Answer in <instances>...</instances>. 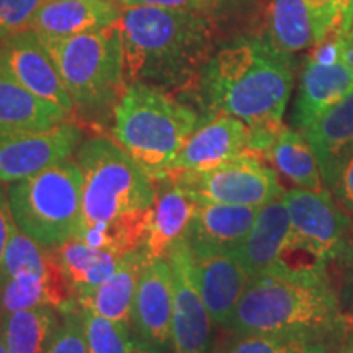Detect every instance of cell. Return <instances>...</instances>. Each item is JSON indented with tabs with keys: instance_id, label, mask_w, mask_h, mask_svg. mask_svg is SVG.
I'll list each match as a JSON object with an SVG mask.
<instances>
[{
	"instance_id": "obj_18",
	"label": "cell",
	"mask_w": 353,
	"mask_h": 353,
	"mask_svg": "<svg viewBox=\"0 0 353 353\" xmlns=\"http://www.w3.org/2000/svg\"><path fill=\"white\" fill-rule=\"evenodd\" d=\"M123 10L113 0H44L30 30L39 38H69L120 23Z\"/></svg>"
},
{
	"instance_id": "obj_20",
	"label": "cell",
	"mask_w": 353,
	"mask_h": 353,
	"mask_svg": "<svg viewBox=\"0 0 353 353\" xmlns=\"http://www.w3.org/2000/svg\"><path fill=\"white\" fill-rule=\"evenodd\" d=\"M39 306H51L59 312L79 306L61 263L48 272L20 273L0 285V316Z\"/></svg>"
},
{
	"instance_id": "obj_42",
	"label": "cell",
	"mask_w": 353,
	"mask_h": 353,
	"mask_svg": "<svg viewBox=\"0 0 353 353\" xmlns=\"http://www.w3.org/2000/svg\"><path fill=\"white\" fill-rule=\"evenodd\" d=\"M337 353H353V334L345 337V341H343L342 345L339 347Z\"/></svg>"
},
{
	"instance_id": "obj_43",
	"label": "cell",
	"mask_w": 353,
	"mask_h": 353,
	"mask_svg": "<svg viewBox=\"0 0 353 353\" xmlns=\"http://www.w3.org/2000/svg\"><path fill=\"white\" fill-rule=\"evenodd\" d=\"M0 353H7L6 342H3V335H2V324H0Z\"/></svg>"
},
{
	"instance_id": "obj_6",
	"label": "cell",
	"mask_w": 353,
	"mask_h": 353,
	"mask_svg": "<svg viewBox=\"0 0 353 353\" xmlns=\"http://www.w3.org/2000/svg\"><path fill=\"white\" fill-rule=\"evenodd\" d=\"M43 43L54 59L74 108L100 112L118 103L126 87L120 23L76 37L48 38Z\"/></svg>"
},
{
	"instance_id": "obj_4",
	"label": "cell",
	"mask_w": 353,
	"mask_h": 353,
	"mask_svg": "<svg viewBox=\"0 0 353 353\" xmlns=\"http://www.w3.org/2000/svg\"><path fill=\"white\" fill-rule=\"evenodd\" d=\"M114 141L154 180L169 174L185 141L201 123L192 107L164 88L126 83L113 110Z\"/></svg>"
},
{
	"instance_id": "obj_33",
	"label": "cell",
	"mask_w": 353,
	"mask_h": 353,
	"mask_svg": "<svg viewBox=\"0 0 353 353\" xmlns=\"http://www.w3.org/2000/svg\"><path fill=\"white\" fill-rule=\"evenodd\" d=\"M44 0H0V41L30 30Z\"/></svg>"
},
{
	"instance_id": "obj_1",
	"label": "cell",
	"mask_w": 353,
	"mask_h": 353,
	"mask_svg": "<svg viewBox=\"0 0 353 353\" xmlns=\"http://www.w3.org/2000/svg\"><path fill=\"white\" fill-rule=\"evenodd\" d=\"M291 56L263 34L228 43L203 68L196 81L206 117L229 114L249 126V151L263 156L281 130L293 90Z\"/></svg>"
},
{
	"instance_id": "obj_40",
	"label": "cell",
	"mask_w": 353,
	"mask_h": 353,
	"mask_svg": "<svg viewBox=\"0 0 353 353\" xmlns=\"http://www.w3.org/2000/svg\"><path fill=\"white\" fill-rule=\"evenodd\" d=\"M341 63L353 74V28L341 39Z\"/></svg>"
},
{
	"instance_id": "obj_41",
	"label": "cell",
	"mask_w": 353,
	"mask_h": 353,
	"mask_svg": "<svg viewBox=\"0 0 353 353\" xmlns=\"http://www.w3.org/2000/svg\"><path fill=\"white\" fill-rule=\"evenodd\" d=\"M126 353H164V348L143 341V339H131Z\"/></svg>"
},
{
	"instance_id": "obj_9",
	"label": "cell",
	"mask_w": 353,
	"mask_h": 353,
	"mask_svg": "<svg viewBox=\"0 0 353 353\" xmlns=\"http://www.w3.org/2000/svg\"><path fill=\"white\" fill-rule=\"evenodd\" d=\"M293 234L325 262H343L353 252L352 219L329 188H291L283 193Z\"/></svg>"
},
{
	"instance_id": "obj_19",
	"label": "cell",
	"mask_w": 353,
	"mask_h": 353,
	"mask_svg": "<svg viewBox=\"0 0 353 353\" xmlns=\"http://www.w3.org/2000/svg\"><path fill=\"white\" fill-rule=\"evenodd\" d=\"M263 37L286 54L304 51L327 37L314 0H267Z\"/></svg>"
},
{
	"instance_id": "obj_31",
	"label": "cell",
	"mask_w": 353,
	"mask_h": 353,
	"mask_svg": "<svg viewBox=\"0 0 353 353\" xmlns=\"http://www.w3.org/2000/svg\"><path fill=\"white\" fill-rule=\"evenodd\" d=\"M226 353H329L327 345L301 339L275 335H244L234 341Z\"/></svg>"
},
{
	"instance_id": "obj_22",
	"label": "cell",
	"mask_w": 353,
	"mask_h": 353,
	"mask_svg": "<svg viewBox=\"0 0 353 353\" xmlns=\"http://www.w3.org/2000/svg\"><path fill=\"white\" fill-rule=\"evenodd\" d=\"M352 90L353 74L342 63L322 65L306 59L294 107V125L301 131L306 130Z\"/></svg>"
},
{
	"instance_id": "obj_7",
	"label": "cell",
	"mask_w": 353,
	"mask_h": 353,
	"mask_svg": "<svg viewBox=\"0 0 353 353\" xmlns=\"http://www.w3.org/2000/svg\"><path fill=\"white\" fill-rule=\"evenodd\" d=\"M82 183L81 167L69 159L10 183L7 193L17 228L48 249L72 239L82 219Z\"/></svg>"
},
{
	"instance_id": "obj_8",
	"label": "cell",
	"mask_w": 353,
	"mask_h": 353,
	"mask_svg": "<svg viewBox=\"0 0 353 353\" xmlns=\"http://www.w3.org/2000/svg\"><path fill=\"white\" fill-rule=\"evenodd\" d=\"M170 175L196 203L262 208L285 193L275 169L249 149L214 169L170 172Z\"/></svg>"
},
{
	"instance_id": "obj_23",
	"label": "cell",
	"mask_w": 353,
	"mask_h": 353,
	"mask_svg": "<svg viewBox=\"0 0 353 353\" xmlns=\"http://www.w3.org/2000/svg\"><path fill=\"white\" fill-rule=\"evenodd\" d=\"M303 132L319 162L322 180L327 185L339 159L353 145V90Z\"/></svg>"
},
{
	"instance_id": "obj_36",
	"label": "cell",
	"mask_w": 353,
	"mask_h": 353,
	"mask_svg": "<svg viewBox=\"0 0 353 353\" xmlns=\"http://www.w3.org/2000/svg\"><path fill=\"white\" fill-rule=\"evenodd\" d=\"M224 0H118V3L125 7L152 6L162 8H175V10H190L198 13H208L213 8L219 7Z\"/></svg>"
},
{
	"instance_id": "obj_26",
	"label": "cell",
	"mask_w": 353,
	"mask_h": 353,
	"mask_svg": "<svg viewBox=\"0 0 353 353\" xmlns=\"http://www.w3.org/2000/svg\"><path fill=\"white\" fill-rule=\"evenodd\" d=\"M54 250L64 275L76 291L77 299L90 294L105 280H108L125 257L110 250L95 249L77 237H72Z\"/></svg>"
},
{
	"instance_id": "obj_38",
	"label": "cell",
	"mask_w": 353,
	"mask_h": 353,
	"mask_svg": "<svg viewBox=\"0 0 353 353\" xmlns=\"http://www.w3.org/2000/svg\"><path fill=\"white\" fill-rule=\"evenodd\" d=\"M17 228L13 221L10 203H8V193L0 187V262H2L3 252H6L7 242L10 239L13 229Z\"/></svg>"
},
{
	"instance_id": "obj_5",
	"label": "cell",
	"mask_w": 353,
	"mask_h": 353,
	"mask_svg": "<svg viewBox=\"0 0 353 353\" xmlns=\"http://www.w3.org/2000/svg\"><path fill=\"white\" fill-rule=\"evenodd\" d=\"M76 162L83 176L79 229L148 221L156 182L117 141L88 138L77 148Z\"/></svg>"
},
{
	"instance_id": "obj_2",
	"label": "cell",
	"mask_w": 353,
	"mask_h": 353,
	"mask_svg": "<svg viewBox=\"0 0 353 353\" xmlns=\"http://www.w3.org/2000/svg\"><path fill=\"white\" fill-rule=\"evenodd\" d=\"M120 28L126 83L183 90L198 81L211 57L213 25L205 13L125 7Z\"/></svg>"
},
{
	"instance_id": "obj_3",
	"label": "cell",
	"mask_w": 353,
	"mask_h": 353,
	"mask_svg": "<svg viewBox=\"0 0 353 353\" xmlns=\"http://www.w3.org/2000/svg\"><path fill=\"white\" fill-rule=\"evenodd\" d=\"M347 319L329 281L304 285L262 275L250 278L228 330L236 337L275 335L327 345L343 337Z\"/></svg>"
},
{
	"instance_id": "obj_17",
	"label": "cell",
	"mask_w": 353,
	"mask_h": 353,
	"mask_svg": "<svg viewBox=\"0 0 353 353\" xmlns=\"http://www.w3.org/2000/svg\"><path fill=\"white\" fill-rule=\"evenodd\" d=\"M156 182V193L145 224V259L167 257L176 242L185 239L198 203L176 185L170 174Z\"/></svg>"
},
{
	"instance_id": "obj_28",
	"label": "cell",
	"mask_w": 353,
	"mask_h": 353,
	"mask_svg": "<svg viewBox=\"0 0 353 353\" xmlns=\"http://www.w3.org/2000/svg\"><path fill=\"white\" fill-rule=\"evenodd\" d=\"M59 322V311L51 306L0 316L7 353H46Z\"/></svg>"
},
{
	"instance_id": "obj_11",
	"label": "cell",
	"mask_w": 353,
	"mask_h": 353,
	"mask_svg": "<svg viewBox=\"0 0 353 353\" xmlns=\"http://www.w3.org/2000/svg\"><path fill=\"white\" fill-rule=\"evenodd\" d=\"M174 278L170 347L174 353H211V316L198 290L192 250L182 239L167 254Z\"/></svg>"
},
{
	"instance_id": "obj_12",
	"label": "cell",
	"mask_w": 353,
	"mask_h": 353,
	"mask_svg": "<svg viewBox=\"0 0 353 353\" xmlns=\"http://www.w3.org/2000/svg\"><path fill=\"white\" fill-rule=\"evenodd\" d=\"M0 74L72 114L74 103L54 59L33 30H25L0 41Z\"/></svg>"
},
{
	"instance_id": "obj_30",
	"label": "cell",
	"mask_w": 353,
	"mask_h": 353,
	"mask_svg": "<svg viewBox=\"0 0 353 353\" xmlns=\"http://www.w3.org/2000/svg\"><path fill=\"white\" fill-rule=\"evenodd\" d=\"M81 307L87 353H126L130 345V325L107 319L88 307Z\"/></svg>"
},
{
	"instance_id": "obj_21",
	"label": "cell",
	"mask_w": 353,
	"mask_h": 353,
	"mask_svg": "<svg viewBox=\"0 0 353 353\" xmlns=\"http://www.w3.org/2000/svg\"><path fill=\"white\" fill-rule=\"evenodd\" d=\"M293 236L288 208L278 198L259 210L254 226L234 254L250 276L268 275Z\"/></svg>"
},
{
	"instance_id": "obj_10",
	"label": "cell",
	"mask_w": 353,
	"mask_h": 353,
	"mask_svg": "<svg viewBox=\"0 0 353 353\" xmlns=\"http://www.w3.org/2000/svg\"><path fill=\"white\" fill-rule=\"evenodd\" d=\"M81 143L82 130L69 120L50 130L0 132V182H19L68 161Z\"/></svg>"
},
{
	"instance_id": "obj_13",
	"label": "cell",
	"mask_w": 353,
	"mask_h": 353,
	"mask_svg": "<svg viewBox=\"0 0 353 353\" xmlns=\"http://www.w3.org/2000/svg\"><path fill=\"white\" fill-rule=\"evenodd\" d=\"M174 278L167 257L151 259L143 265L131 322L143 341L165 348L172 337Z\"/></svg>"
},
{
	"instance_id": "obj_29",
	"label": "cell",
	"mask_w": 353,
	"mask_h": 353,
	"mask_svg": "<svg viewBox=\"0 0 353 353\" xmlns=\"http://www.w3.org/2000/svg\"><path fill=\"white\" fill-rule=\"evenodd\" d=\"M59 265L56 250L48 249L37 241L21 232L19 228L13 229L7 242L6 252L0 262V285L10 278L25 272H48Z\"/></svg>"
},
{
	"instance_id": "obj_27",
	"label": "cell",
	"mask_w": 353,
	"mask_h": 353,
	"mask_svg": "<svg viewBox=\"0 0 353 353\" xmlns=\"http://www.w3.org/2000/svg\"><path fill=\"white\" fill-rule=\"evenodd\" d=\"M263 156L270 161L278 174L286 176L296 188H324L319 162L303 131L281 126Z\"/></svg>"
},
{
	"instance_id": "obj_24",
	"label": "cell",
	"mask_w": 353,
	"mask_h": 353,
	"mask_svg": "<svg viewBox=\"0 0 353 353\" xmlns=\"http://www.w3.org/2000/svg\"><path fill=\"white\" fill-rule=\"evenodd\" d=\"M145 262L144 249L125 254L120 267L108 280L95 288L87 296L79 298V306L88 307L107 319L130 325L134 306L136 288L143 265Z\"/></svg>"
},
{
	"instance_id": "obj_32",
	"label": "cell",
	"mask_w": 353,
	"mask_h": 353,
	"mask_svg": "<svg viewBox=\"0 0 353 353\" xmlns=\"http://www.w3.org/2000/svg\"><path fill=\"white\" fill-rule=\"evenodd\" d=\"M61 322L46 353H87L81 307L59 312Z\"/></svg>"
},
{
	"instance_id": "obj_34",
	"label": "cell",
	"mask_w": 353,
	"mask_h": 353,
	"mask_svg": "<svg viewBox=\"0 0 353 353\" xmlns=\"http://www.w3.org/2000/svg\"><path fill=\"white\" fill-rule=\"evenodd\" d=\"M325 187L345 213L353 216V145L339 159Z\"/></svg>"
},
{
	"instance_id": "obj_35",
	"label": "cell",
	"mask_w": 353,
	"mask_h": 353,
	"mask_svg": "<svg viewBox=\"0 0 353 353\" xmlns=\"http://www.w3.org/2000/svg\"><path fill=\"white\" fill-rule=\"evenodd\" d=\"M329 34L343 37L353 28V0H314Z\"/></svg>"
},
{
	"instance_id": "obj_14",
	"label": "cell",
	"mask_w": 353,
	"mask_h": 353,
	"mask_svg": "<svg viewBox=\"0 0 353 353\" xmlns=\"http://www.w3.org/2000/svg\"><path fill=\"white\" fill-rule=\"evenodd\" d=\"M249 149V126L229 114H210L185 141L170 172L210 170Z\"/></svg>"
},
{
	"instance_id": "obj_16",
	"label": "cell",
	"mask_w": 353,
	"mask_h": 353,
	"mask_svg": "<svg viewBox=\"0 0 353 353\" xmlns=\"http://www.w3.org/2000/svg\"><path fill=\"white\" fill-rule=\"evenodd\" d=\"M192 257L198 290L211 321L228 329L252 276L234 254H192Z\"/></svg>"
},
{
	"instance_id": "obj_15",
	"label": "cell",
	"mask_w": 353,
	"mask_h": 353,
	"mask_svg": "<svg viewBox=\"0 0 353 353\" xmlns=\"http://www.w3.org/2000/svg\"><path fill=\"white\" fill-rule=\"evenodd\" d=\"M259 210L223 203H198L185 236L192 254H236L252 229Z\"/></svg>"
},
{
	"instance_id": "obj_39",
	"label": "cell",
	"mask_w": 353,
	"mask_h": 353,
	"mask_svg": "<svg viewBox=\"0 0 353 353\" xmlns=\"http://www.w3.org/2000/svg\"><path fill=\"white\" fill-rule=\"evenodd\" d=\"M343 275L339 299L348 319L353 321V252L343 260Z\"/></svg>"
},
{
	"instance_id": "obj_37",
	"label": "cell",
	"mask_w": 353,
	"mask_h": 353,
	"mask_svg": "<svg viewBox=\"0 0 353 353\" xmlns=\"http://www.w3.org/2000/svg\"><path fill=\"white\" fill-rule=\"evenodd\" d=\"M341 39L342 37H339V34H329V37L321 39L311 48L307 59L322 65L341 63Z\"/></svg>"
},
{
	"instance_id": "obj_25",
	"label": "cell",
	"mask_w": 353,
	"mask_h": 353,
	"mask_svg": "<svg viewBox=\"0 0 353 353\" xmlns=\"http://www.w3.org/2000/svg\"><path fill=\"white\" fill-rule=\"evenodd\" d=\"M70 114L0 74V132L50 130Z\"/></svg>"
}]
</instances>
